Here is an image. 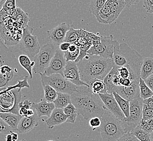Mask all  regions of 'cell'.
Here are the masks:
<instances>
[{"mask_svg": "<svg viewBox=\"0 0 153 141\" xmlns=\"http://www.w3.org/2000/svg\"><path fill=\"white\" fill-rule=\"evenodd\" d=\"M72 103L76 106L78 115L86 120L103 116L105 106L99 94H95L90 86H80L77 91L71 94Z\"/></svg>", "mask_w": 153, "mask_h": 141, "instance_id": "6da1fadb", "label": "cell"}, {"mask_svg": "<svg viewBox=\"0 0 153 141\" xmlns=\"http://www.w3.org/2000/svg\"><path fill=\"white\" fill-rule=\"evenodd\" d=\"M76 64L81 79L88 85L93 80H103L114 66L113 59L89 54Z\"/></svg>", "mask_w": 153, "mask_h": 141, "instance_id": "7a4b0ae2", "label": "cell"}, {"mask_svg": "<svg viewBox=\"0 0 153 141\" xmlns=\"http://www.w3.org/2000/svg\"><path fill=\"white\" fill-rule=\"evenodd\" d=\"M112 59L116 68L124 66L129 69L133 81L140 80L143 58L138 52L126 43L120 44L115 40Z\"/></svg>", "mask_w": 153, "mask_h": 141, "instance_id": "3957f363", "label": "cell"}, {"mask_svg": "<svg viewBox=\"0 0 153 141\" xmlns=\"http://www.w3.org/2000/svg\"><path fill=\"white\" fill-rule=\"evenodd\" d=\"M102 124L99 131L103 141H116L124 135L123 122L104 108L103 116L100 118Z\"/></svg>", "mask_w": 153, "mask_h": 141, "instance_id": "277c9868", "label": "cell"}, {"mask_svg": "<svg viewBox=\"0 0 153 141\" xmlns=\"http://www.w3.org/2000/svg\"><path fill=\"white\" fill-rule=\"evenodd\" d=\"M0 67V88H7L9 86L13 85L16 82L27 75L23 71L24 68H19L20 63H15V60L10 61V58L6 57L5 54L1 56Z\"/></svg>", "mask_w": 153, "mask_h": 141, "instance_id": "5b68a950", "label": "cell"}, {"mask_svg": "<svg viewBox=\"0 0 153 141\" xmlns=\"http://www.w3.org/2000/svg\"><path fill=\"white\" fill-rule=\"evenodd\" d=\"M40 74L43 86L48 85L54 88L58 92L70 94L77 91L78 86L66 79L62 74H54L47 76L45 73Z\"/></svg>", "mask_w": 153, "mask_h": 141, "instance_id": "8992f818", "label": "cell"}, {"mask_svg": "<svg viewBox=\"0 0 153 141\" xmlns=\"http://www.w3.org/2000/svg\"><path fill=\"white\" fill-rule=\"evenodd\" d=\"M32 28L27 26L24 28L22 38L19 42V48L32 60L41 49L36 35L32 34Z\"/></svg>", "mask_w": 153, "mask_h": 141, "instance_id": "52a82bcc", "label": "cell"}, {"mask_svg": "<svg viewBox=\"0 0 153 141\" xmlns=\"http://www.w3.org/2000/svg\"><path fill=\"white\" fill-rule=\"evenodd\" d=\"M57 47L51 43L47 42L41 47L40 52L36 55L33 60L35 62L33 71L36 73H44L50 64L56 52Z\"/></svg>", "mask_w": 153, "mask_h": 141, "instance_id": "ba28073f", "label": "cell"}, {"mask_svg": "<svg viewBox=\"0 0 153 141\" xmlns=\"http://www.w3.org/2000/svg\"><path fill=\"white\" fill-rule=\"evenodd\" d=\"M143 100L140 97L130 101L129 117L122 120L126 133L131 132L138 125L142 119Z\"/></svg>", "mask_w": 153, "mask_h": 141, "instance_id": "9c48e42d", "label": "cell"}, {"mask_svg": "<svg viewBox=\"0 0 153 141\" xmlns=\"http://www.w3.org/2000/svg\"><path fill=\"white\" fill-rule=\"evenodd\" d=\"M115 42L112 35L107 36H100V42L92 46L87 53L90 55H96L105 58L112 59L114 53Z\"/></svg>", "mask_w": 153, "mask_h": 141, "instance_id": "30bf717a", "label": "cell"}, {"mask_svg": "<svg viewBox=\"0 0 153 141\" xmlns=\"http://www.w3.org/2000/svg\"><path fill=\"white\" fill-rule=\"evenodd\" d=\"M71 26L66 22H62L53 29L47 31V42L54 45L56 47L65 41L66 33Z\"/></svg>", "mask_w": 153, "mask_h": 141, "instance_id": "8fae6325", "label": "cell"}, {"mask_svg": "<svg viewBox=\"0 0 153 141\" xmlns=\"http://www.w3.org/2000/svg\"><path fill=\"white\" fill-rule=\"evenodd\" d=\"M66 61L64 57V52L56 48L55 55L51 61L50 65L45 72L47 76H51L54 74H60L64 75Z\"/></svg>", "mask_w": 153, "mask_h": 141, "instance_id": "7c38bea8", "label": "cell"}, {"mask_svg": "<svg viewBox=\"0 0 153 141\" xmlns=\"http://www.w3.org/2000/svg\"><path fill=\"white\" fill-rule=\"evenodd\" d=\"M65 78L76 86L88 85L87 83L83 82L80 78L79 70L77 66V64L75 62H68L65 66L64 71V75Z\"/></svg>", "mask_w": 153, "mask_h": 141, "instance_id": "4fadbf2b", "label": "cell"}, {"mask_svg": "<svg viewBox=\"0 0 153 141\" xmlns=\"http://www.w3.org/2000/svg\"><path fill=\"white\" fill-rule=\"evenodd\" d=\"M104 105L113 115L121 120H123L126 116L122 111L120 106L116 100L113 94H99Z\"/></svg>", "mask_w": 153, "mask_h": 141, "instance_id": "5bb4252c", "label": "cell"}, {"mask_svg": "<svg viewBox=\"0 0 153 141\" xmlns=\"http://www.w3.org/2000/svg\"><path fill=\"white\" fill-rule=\"evenodd\" d=\"M140 80H134L132 85L129 87L117 86L115 88V92L120 94L125 99L131 101L140 97Z\"/></svg>", "mask_w": 153, "mask_h": 141, "instance_id": "9a60e30c", "label": "cell"}, {"mask_svg": "<svg viewBox=\"0 0 153 141\" xmlns=\"http://www.w3.org/2000/svg\"><path fill=\"white\" fill-rule=\"evenodd\" d=\"M39 118L36 112L32 116L22 117L19 124L17 131L21 134L30 132L35 127L38 126Z\"/></svg>", "mask_w": 153, "mask_h": 141, "instance_id": "2e32d148", "label": "cell"}, {"mask_svg": "<svg viewBox=\"0 0 153 141\" xmlns=\"http://www.w3.org/2000/svg\"><path fill=\"white\" fill-rule=\"evenodd\" d=\"M68 117L64 113L63 109L55 108L50 117L47 118L45 122L49 129H53L54 126L66 122Z\"/></svg>", "mask_w": 153, "mask_h": 141, "instance_id": "e0dca14e", "label": "cell"}, {"mask_svg": "<svg viewBox=\"0 0 153 141\" xmlns=\"http://www.w3.org/2000/svg\"><path fill=\"white\" fill-rule=\"evenodd\" d=\"M32 108L36 111L39 117L44 116L50 117L56 106L54 103L47 102L43 99L39 103H32Z\"/></svg>", "mask_w": 153, "mask_h": 141, "instance_id": "ac0fdd59", "label": "cell"}, {"mask_svg": "<svg viewBox=\"0 0 153 141\" xmlns=\"http://www.w3.org/2000/svg\"><path fill=\"white\" fill-rule=\"evenodd\" d=\"M15 97L12 91H1L0 112H6L14 106Z\"/></svg>", "mask_w": 153, "mask_h": 141, "instance_id": "d6986e66", "label": "cell"}, {"mask_svg": "<svg viewBox=\"0 0 153 141\" xmlns=\"http://www.w3.org/2000/svg\"><path fill=\"white\" fill-rule=\"evenodd\" d=\"M22 116L12 112H0V118L11 127L13 131H17L19 124Z\"/></svg>", "mask_w": 153, "mask_h": 141, "instance_id": "ffe728a7", "label": "cell"}, {"mask_svg": "<svg viewBox=\"0 0 153 141\" xmlns=\"http://www.w3.org/2000/svg\"><path fill=\"white\" fill-rule=\"evenodd\" d=\"M153 74V59L150 57L144 58L142 65L140 78L143 80Z\"/></svg>", "mask_w": 153, "mask_h": 141, "instance_id": "44dd1931", "label": "cell"}, {"mask_svg": "<svg viewBox=\"0 0 153 141\" xmlns=\"http://www.w3.org/2000/svg\"><path fill=\"white\" fill-rule=\"evenodd\" d=\"M18 61L20 66L27 71L30 74V79L33 78V70L35 65V62L32 60L26 54H22L19 56Z\"/></svg>", "mask_w": 153, "mask_h": 141, "instance_id": "7402d4cb", "label": "cell"}, {"mask_svg": "<svg viewBox=\"0 0 153 141\" xmlns=\"http://www.w3.org/2000/svg\"><path fill=\"white\" fill-rule=\"evenodd\" d=\"M53 103L56 108L63 109L68 104L72 103L71 94L58 92V96Z\"/></svg>", "mask_w": 153, "mask_h": 141, "instance_id": "603a6c76", "label": "cell"}, {"mask_svg": "<svg viewBox=\"0 0 153 141\" xmlns=\"http://www.w3.org/2000/svg\"><path fill=\"white\" fill-rule=\"evenodd\" d=\"M106 2L109 4L114 15L117 19L121 12L126 7L124 0H107Z\"/></svg>", "mask_w": 153, "mask_h": 141, "instance_id": "cb8c5ba5", "label": "cell"}, {"mask_svg": "<svg viewBox=\"0 0 153 141\" xmlns=\"http://www.w3.org/2000/svg\"><path fill=\"white\" fill-rule=\"evenodd\" d=\"M92 92L95 94H106L107 88L103 80L100 79H94L88 84Z\"/></svg>", "mask_w": 153, "mask_h": 141, "instance_id": "d4e9b609", "label": "cell"}, {"mask_svg": "<svg viewBox=\"0 0 153 141\" xmlns=\"http://www.w3.org/2000/svg\"><path fill=\"white\" fill-rule=\"evenodd\" d=\"M113 94L115 97L116 100H117L122 111H123L124 114L125 115L126 117H129L130 115V101L125 99L116 92H114L113 93Z\"/></svg>", "mask_w": 153, "mask_h": 141, "instance_id": "484cf974", "label": "cell"}, {"mask_svg": "<svg viewBox=\"0 0 153 141\" xmlns=\"http://www.w3.org/2000/svg\"><path fill=\"white\" fill-rule=\"evenodd\" d=\"M63 111L65 114L68 116L66 122L74 123L76 120V117L78 115V111L76 106L72 103H71L64 108L63 109Z\"/></svg>", "mask_w": 153, "mask_h": 141, "instance_id": "4316f807", "label": "cell"}, {"mask_svg": "<svg viewBox=\"0 0 153 141\" xmlns=\"http://www.w3.org/2000/svg\"><path fill=\"white\" fill-rule=\"evenodd\" d=\"M106 1L107 0H90L89 12L97 18L100 10L105 4Z\"/></svg>", "mask_w": 153, "mask_h": 141, "instance_id": "83f0119b", "label": "cell"}, {"mask_svg": "<svg viewBox=\"0 0 153 141\" xmlns=\"http://www.w3.org/2000/svg\"><path fill=\"white\" fill-rule=\"evenodd\" d=\"M140 97L142 99H146L149 98L153 96V91L147 85L144 80L140 78Z\"/></svg>", "mask_w": 153, "mask_h": 141, "instance_id": "f1b7e54d", "label": "cell"}, {"mask_svg": "<svg viewBox=\"0 0 153 141\" xmlns=\"http://www.w3.org/2000/svg\"><path fill=\"white\" fill-rule=\"evenodd\" d=\"M43 88L45 92L44 99L47 102L53 103L58 96V92L52 86L48 85L44 86Z\"/></svg>", "mask_w": 153, "mask_h": 141, "instance_id": "f546056e", "label": "cell"}, {"mask_svg": "<svg viewBox=\"0 0 153 141\" xmlns=\"http://www.w3.org/2000/svg\"><path fill=\"white\" fill-rule=\"evenodd\" d=\"M116 68L115 66L112 68V70L108 74L105 78L103 80L104 82L106 85L107 92L108 94H113L115 92V88L117 86H115L112 82V76L115 73Z\"/></svg>", "mask_w": 153, "mask_h": 141, "instance_id": "4dcf8cb0", "label": "cell"}, {"mask_svg": "<svg viewBox=\"0 0 153 141\" xmlns=\"http://www.w3.org/2000/svg\"><path fill=\"white\" fill-rule=\"evenodd\" d=\"M130 132H131L140 141H149L150 140V133L146 132L138 125Z\"/></svg>", "mask_w": 153, "mask_h": 141, "instance_id": "1f68e13d", "label": "cell"}, {"mask_svg": "<svg viewBox=\"0 0 153 141\" xmlns=\"http://www.w3.org/2000/svg\"><path fill=\"white\" fill-rule=\"evenodd\" d=\"M28 76L27 75L26 76L24 77L23 79L18 80L17 83L15 84V85L9 86L7 88H4V89L2 90H3V91H10L12 90L16 89V88H18V89L21 90L22 88H30V84H28Z\"/></svg>", "mask_w": 153, "mask_h": 141, "instance_id": "d6a6232c", "label": "cell"}, {"mask_svg": "<svg viewBox=\"0 0 153 141\" xmlns=\"http://www.w3.org/2000/svg\"><path fill=\"white\" fill-rule=\"evenodd\" d=\"M80 30H74L72 27L66 33L64 42H70L71 44L75 42L80 36Z\"/></svg>", "mask_w": 153, "mask_h": 141, "instance_id": "836d02e7", "label": "cell"}, {"mask_svg": "<svg viewBox=\"0 0 153 141\" xmlns=\"http://www.w3.org/2000/svg\"><path fill=\"white\" fill-rule=\"evenodd\" d=\"M80 52V47H78V48L75 52H70L69 50L65 52L64 57L66 62H70V61L75 62L79 55Z\"/></svg>", "mask_w": 153, "mask_h": 141, "instance_id": "e575fe53", "label": "cell"}, {"mask_svg": "<svg viewBox=\"0 0 153 141\" xmlns=\"http://www.w3.org/2000/svg\"><path fill=\"white\" fill-rule=\"evenodd\" d=\"M32 103L29 100H25L23 102H21L19 105V114L24 117L27 111L31 109Z\"/></svg>", "mask_w": 153, "mask_h": 141, "instance_id": "d590c367", "label": "cell"}, {"mask_svg": "<svg viewBox=\"0 0 153 141\" xmlns=\"http://www.w3.org/2000/svg\"><path fill=\"white\" fill-rule=\"evenodd\" d=\"M142 119L144 121H148L149 119L153 118V109L148 107L143 104V111H142Z\"/></svg>", "mask_w": 153, "mask_h": 141, "instance_id": "8d00e7d4", "label": "cell"}, {"mask_svg": "<svg viewBox=\"0 0 153 141\" xmlns=\"http://www.w3.org/2000/svg\"><path fill=\"white\" fill-rule=\"evenodd\" d=\"M13 130L11 127L7 123H6L2 119H0V132L1 135H8L10 134Z\"/></svg>", "mask_w": 153, "mask_h": 141, "instance_id": "74e56055", "label": "cell"}, {"mask_svg": "<svg viewBox=\"0 0 153 141\" xmlns=\"http://www.w3.org/2000/svg\"><path fill=\"white\" fill-rule=\"evenodd\" d=\"M116 141H141L131 132H127Z\"/></svg>", "mask_w": 153, "mask_h": 141, "instance_id": "f35d334b", "label": "cell"}, {"mask_svg": "<svg viewBox=\"0 0 153 141\" xmlns=\"http://www.w3.org/2000/svg\"><path fill=\"white\" fill-rule=\"evenodd\" d=\"M119 75L122 78H130L131 79V76L129 69L126 67H121L118 68ZM132 80V79H131Z\"/></svg>", "mask_w": 153, "mask_h": 141, "instance_id": "ab89813d", "label": "cell"}, {"mask_svg": "<svg viewBox=\"0 0 153 141\" xmlns=\"http://www.w3.org/2000/svg\"><path fill=\"white\" fill-rule=\"evenodd\" d=\"M101 124L102 121L100 118L98 117H94L89 119V125L93 130L97 128H100Z\"/></svg>", "mask_w": 153, "mask_h": 141, "instance_id": "60d3db41", "label": "cell"}, {"mask_svg": "<svg viewBox=\"0 0 153 141\" xmlns=\"http://www.w3.org/2000/svg\"><path fill=\"white\" fill-rule=\"evenodd\" d=\"M138 126H140L142 129L143 130L146 132L150 134L153 132V129L150 127L147 121H144L142 119L138 124Z\"/></svg>", "mask_w": 153, "mask_h": 141, "instance_id": "b9f144b4", "label": "cell"}, {"mask_svg": "<svg viewBox=\"0 0 153 141\" xmlns=\"http://www.w3.org/2000/svg\"><path fill=\"white\" fill-rule=\"evenodd\" d=\"M16 7V0H7L6 3L3 6V8L13 10L15 9Z\"/></svg>", "mask_w": 153, "mask_h": 141, "instance_id": "7bdbcfd3", "label": "cell"}, {"mask_svg": "<svg viewBox=\"0 0 153 141\" xmlns=\"http://www.w3.org/2000/svg\"><path fill=\"white\" fill-rule=\"evenodd\" d=\"M133 82L134 81L130 78H122L121 77L120 84V86H125V87H129L130 86L132 85Z\"/></svg>", "mask_w": 153, "mask_h": 141, "instance_id": "ee69618b", "label": "cell"}, {"mask_svg": "<svg viewBox=\"0 0 153 141\" xmlns=\"http://www.w3.org/2000/svg\"><path fill=\"white\" fill-rule=\"evenodd\" d=\"M71 43L70 42H63L59 46L58 48H59V50L63 52H65L68 50L69 49V47L71 45Z\"/></svg>", "mask_w": 153, "mask_h": 141, "instance_id": "f6af8a7d", "label": "cell"}, {"mask_svg": "<svg viewBox=\"0 0 153 141\" xmlns=\"http://www.w3.org/2000/svg\"><path fill=\"white\" fill-rule=\"evenodd\" d=\"M143 104L153 109V96L143 100Z\"/></svg>", "mask_w": 153, "mask_h": 141, "instance_id": "bcb514c9", "label": "cell"}, {"mask_svg": "<svg viewBox=\"0 0 153 141\" xmlns=\"http://www.w3.org/2000/svg\"><path fill=\"white\" fill-rule=\"evenodd\" d=\"M124 1L126 2V7L128 8H129L130 6L133 5L137 4L140 2V0H124Z\"/></svg>", "mask_w": 153, "mask_h": 141, "instance_id": "7dc6e473", "label": "cell"}, {"mask_svg": "<svg viewBox=\"0 0 153 141\" xmlns=\"http://www.w3.org/2000/svg\"><path fill=\"white\" fill-rule=\"evenodd\" d=\"M146 83L151 89L153 88V74L147 78L146 79L144 80Z\"/></svg>", "mask_w": 153, "mask_h": 141, "instance_id": "c3c4849f", "label": "cell"}, {"mask_svg": "<svg viewBox=\"0 0 153 141\" xmlns=\"http://www.w3.org/2000/svg\"><path fill=\"white\" fill-rule=\"evenodd\" d=\"M78 47L79 46H78L76 44L72 43V44H71L70 46L69 47L68 50L70 52H75L78 48Z\"/></svg>", "mask_w": 153, "mask_h": 141, "instance_id": "681fc988", "label": "cell"}, {"mask_svg": "<svg viewBox=\"0 0 153 141\" xmlns=\"http://www.w3.org/2000/svg\"><path fill=\"white\" fill-rule=\"evenodd\" d=\"M152 6H153V0H147V4L144 7V9H146V10H147L150 7Z\"/></svg>", "mask_w": 153, "mask_h": 141, "instance_id": "f907efd6", "label": "cell"}, {"mask_svg": "<svg viewBox=\"0 0 153 141\" xmlns=\"http://www.w3.org/2000/svg\"><path fill=\"white\" fill-rule=\"evenodd\" d=\"M11 134H12V137H13V141H18V138H19L18 134H16V132H13V131H12Z\"/></svg>", "mask_w": 153, "mask_h": 141, "instance_id": "816d5d0a", "label": "cell"}, {"mask_svg": "<svg viewBox=\"0 0 153 141\" xmlns=\"http://www.w3.org/2000/svg\"><path fill=\"white\" fill-rule=\"evenodd\" d=\"M6 141H13V137H12V134H9L8 135H7L5 137Z\"/></svg>", "mask_w": 153, "mask_h": 141, "instance_id": "f5cc1de1", "label": "cell"}, {"mask_svg": "<svg viewBox=\"0 0 153 141\" xmlns=\"http://www.w3.org/2000/svg\"><path fill=\"white\" fill-rule=\"evenodd\" d=\"M147 121L150 127L153 129V118H151V119H149Z\"/></svg>", "mask_w": 153, "mask_h": 141, "instance_id": "db71d44e", "label": "cell"}, {"mask_svg": "<svg viewBox=\"0 0 153 141\" xmlns=\"http://www.w3.org/2000/svg\"><path fill=\"white\" fill-rule=\"evenodd\" d=\"M7 0H0V6H1V9L3 8L4 4L6 3Z\"/></svg>", "mask_w": 153, "mask_h": 141, "instance_id": "11a10c76", "label": "cell"}, {"mask_svg": "<svg viewBox=\"0 0 153 141\" xmlns=\"http://www.w3.org/2000/svg\"><path fill=\"white\" fill-rule=\"evenodd\" d=\"M146 11H147L148 13H152V14H153V6L150 7H149V8L147 9Z\"/></svg>", "mask_w": 153, "mask_h": 141, "instance_id": "9f6ffc18", "label": "cell"}, {"mask_svg": "<svg viewBox=\"0 0 153 141\" xmlns=\"http://www.w3.org/2000/svg\"><path fill=\"white\" fill-rule=\"evenodd\" d=\"M150 140L151 141H153V132L150 134Z\"/></svg>", "mask_w": 153, "mask_h": 141, "instance_id": "6f0895ef", "label": "cell"}, {"mask_svg": "<svg viewBox=\"0 0 153 141\" xmlns=\"http://www.w3.org/2000/svg\"><path fill=\"white\" fill-rule=\"evenodd\" d=\"M147 2V0H143V7L146 6Z\"/></svg>", "mask_w": 153, "mask_h": 141, "instance_id": "680465c9", "label": "cell"}, {"mask_svg": "<svg viewBox=\"0 0 153 141\" xmlns=\"http://www.w3.org/2000/svg\"><path fill=\"white\" fill-rule=\"evenodd\" d=\"M26 141V140H21V141Z\"/></svg>", "mask_w": 153, "mask_h": 141, "instance_id": "91938a15", "label": "cell"}, {"mask_svg": "<svg viewBox=\"0 0 153 141\" xmlns=\"http://www.w3.org/2000/svg\"></svg>", "mask_w": 153, "mask_h": 141, "instance_id": "94428289", "label": "cell"}, {"mask_svg": "<svg viewBox=\"0 0 153 141\" xmlns=\"http://www.w3.org/2000/svg\"><path fill=\"white\" fill-rule=\"evenodd\" d=\"M149 141H150V140H149Z\"/></svg>", "mask_w": 153, "mask_h": 141, "instance_id": "6125c7cd", "label": "cell"}]
</instances>
